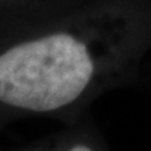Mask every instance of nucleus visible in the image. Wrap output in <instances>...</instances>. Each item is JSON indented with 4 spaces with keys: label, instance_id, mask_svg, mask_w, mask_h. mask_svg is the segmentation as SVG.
<instances>
[{
    "label": "nucleus",
    "instance_id": "obj_2",
    "mask_svg": "<svg viewBox=\"0 0 151 151\" xmlns=\"http://www.w3.org/2000/svg\"><path fill=\"white\" fill-rule=\"evenodd\" d=\"M73 150L74 151H77V150H90V148H87V147H73Z\"/></svg>",
    "mask_w": 151,
    "mask_h": 151
},
{
    "label": "nucleus",
    "instance_id": "obj_1",
    "mask_svg": "<svg viewBox=\"0 0 151 151\" xmlns=\"http://www.w3.org/2000/svg\"><path fill=\"white\" fill-rule=\"evenodd\" d=\"M94 73L83 42L55 34L17 45L0 56V101L16 108L48 112L76 101Z\"/></svg>",
    "mask_w": 151,
    "mask_h": 151
}]
</instances>
